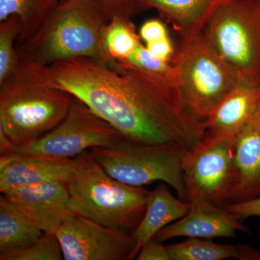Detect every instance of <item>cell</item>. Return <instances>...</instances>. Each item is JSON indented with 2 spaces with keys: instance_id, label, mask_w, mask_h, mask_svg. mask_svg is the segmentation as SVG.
I'll return each instance as SVG.
<instances>
[{
  "instance_id": "1",
  "label": "cell",
  "mask_w": 260,
  "mask_h": 260,
  "mask_svg": "<svg viewBox=\"0 0 260 260\" xmlns=\"http://www.w3.org/2000/svg\"><path fill=\"white\" fill-rule=\"evenodd\" d=\"M44 82L79 99L135 143L189 150L208 124L186 105L180 89L124 62L80 57L39 68Z\"/></svg>"
},
{
  "instance_id": "2",
  "label": "cell",
  "mask_w": 260,
  "mask_h": 260,
  "mask_svg": "<svg viewBox=\"0 0 260 260\" xmlns=\"http://www.w3.org/2000/svg\"><path fill=\"white\" fill-rule=\"evenodd\" d=\"M74 99L44 82L37 66L20 60L0 84V129L14 146L30 144L64 120Z\"/></svg>"
},
{
  "instance_id": "3",
  "label": "cell",
  "mask_w": 260,
  "mask_h": 260,
  "mask_svg": "<svg viewBox=\"0 0 260 260\" xmlns=\"http://www.w3.org/2000/svg\"><path fill=\"white\" fill-rule=\"evenodd\" d=\"M109 21L95 0H60L34 35L16 47L19 59L41 68L80 57L103 62L101 36Z\"/></svg>"
},
{
  "instance_id": "4",
  "label": "cell",
  "mask_w": 260,
  "mask_h": 260,
  "mask_svg": "<svg viewBox=\"0 0 260 260\" xmlns=\"http://www.w3.org/2000/svg\"><path fill=\"white\" fill-rule=\"evenodd\" d=\"M75 158L76 167L66 183L72 213L106 226L133 232L144 216L151 191L114 179L89 150Z\"/></svg>"
},
{
  "instance_id": "5",
  "label": "cell",
  "mask_w": 260,
  "mask_h": 260,
  "mask_svg": "<svg viewBox=\"0 0 260 260\" xmlns=\"http://www.w3.org/2000/svg\"><path fill=\"white\" fill-rule=\"evenodd\" d=\"M181 39L172 61L181 93L191 112L207 122L237 85L239 75L210 45L203 32Z\"/></svg>"
},
{
  "instance_id": "6",
  "label": "cell",
  "mask_w": 260,
  "mask_h": 260,
  "mask_svg": "<svg viewBox=\"0 0 260 260\" xmlns=\"http://www.w3.org/2000/svg\"><path fill=\"white\" fill-rule=\"evenodd\" d=\"M202 32L239 79L260 85V0L225 2Z\"/></svg>"
},
{
  "instance_id": "7",
  "label": "cell",
  "mask_w": 260,
  "mask_h": 260,
  "mask_svg": "<svg viewBox=\"0 0 260 260\" xmlns=\"http://www.w3.org/2000/svg\"><path fill=\"white\" fill-rule=\"evenodd\" d=\"M89 151L114 179L135 186L157 181L165 182L181 200L188 202L182 173L184 150L168 145L135 143L125 138L112 146Z\"/></svg>"
},
{
  "instance_id": "8",
  "label": "cell",
  "mask_w": 260,
  "mask_h": 260,
  "mask_svg": "<svg viewBox=\"0 0 260 260\" xmlns=\"http://www.w3.org/2000/svg\"><path fill=\"white\" fill-rule=\"evenodd\" d=\"M236 136L207 129L185 151L182 173L189 203L203 198L222 208L228 204L235 174Z\"/></svg>"
},
{
  "instance_id": "9",
  "label": "cell",
  "mask_w": 260,
  "mask_h": 260,
  "mask_svg": "<svg viewBox=\"0 0 260 260\" xmlns=\"http://www.w3.org/2000/svg\"><path fill=\"white\" fill-rule=\"evenodd\" d=\"M119 130L75 97L69 113L59 125L30 144L14 146L0 161L25 155L72 158L94 148L112 146L125 139Z\"/></svg>"
},
{
  "instance_id": "10",
  "label": "cell",
  "mask_w": 260,
  "mask_h": 260,
  "mask_svg": "<svg viewBox=\"0 0 260 260\" xmlns=\"http://www.w3.org/2000/svg\"><path fill=\"white\" fill-rule=\"evenodd\" d=\"M65 260H130L135 240L126 231L73 214L56 232Z\"/></svg>"
},
{
  "instance_id": "11",
  "label": "cell",
  "mask_w": 260,
  "mask_h": 260,
  "mask_svg": "<svg viewBox=\"0 0 260 260\" xmlns=\"http://www.w3.org/2000/svg\"><path fill=\"white\" fill-rule=\"evenodd\" d=\"M2 194L44 233L56 234L73 214L70 210L69 190L62 181L21 186Z\"/></svg>"
},
{
  "instance_id": "12",
  "label": "cell",
  "mask_w": 260,
  "mask_h": 260,
  "mask_svg": "<svg viewBox=\"0 0 260 260\" xmlns=\"http://www.w3.org/2000/svg\"><path fill=\"white\" fill-rule=\"evenodd\" d=\"M189 203V213L161 229L154 237L155 239L160 242L179 237L211 239L236 237L237 232H250L240 219L222 207L203 198H196Z\"/></svg>"
},
{
  "instance_id": "13",
  "label": "cell",
  "mask_w": 260,
  "mask_h": 260,
  "mask_svg": "<svg viewBox=\"0 0 260 260\" xmlns=\"http://www.w3.org/2000/svg\"><path fill=\"white\" fill-rule=\"evenodd\" d=\"M234 171L227 205L259 198L260 103L250 121L236 136Z\"/></svg>"
},
{
  "instance_id": "14",
  "label": "cell",
  "mask_w": 260,
  "mask_h": 260,
  "mask_svg": "<svg viewBox=\"0 0 260 260\" xmlns=\"http://www.w3.org/2000/svg\"><path fill=\"white\" fill-rule=\"evenodd\" d=\"M76 167L75 158L25 155L0 161V191L48 181L67 183Z\"/></svg>"
},
{
  "instance_id": "15",
  "label": "cell",
  "mask_w": 260,
  "mask_h": 260,
  "mask_svg": "<svg viewBox=\"0 0 260 260\" xmlns=\"http://www.w3.org/2000/svg\"><path fill=\"white\" fill-rule=\"evenodd\" d=\"M189 202L177 199L171 193L165 182L152 191L143 219L132 233L135 246L131 259L138 256L143 245L169 223L179 220L189 213Z\"/></svg>"
},
{
  "instance_id": "16",
  "label": "cell",
  "mask_w": 260,
  "mask_h": 260,
  "mask_svg": "<svg viewBox=\"0 0 260 260\" xmlns=\"http://www.w3.org/2000/svg\"><path fill=\"white\" fill-rule=\"evenodd\" d=\"M260 103V85L239 79L207 121L208 129L237 135L250 121Z\"/></svg>"
},
{
  "instance_id": "17",
  "label": "cell",
  "mask_w": 260,
  "mask_h": 260,
  "mask_svg": "<svg viewBox=\"0 0 260 260\" xmlns=\"http://www.w3.org/2000/svg\"><path fill=\"white\" fill-rule=\"evenodd\" d=\"M229 0H137L140 12L154 9L172 23L181 38L203 31L220 5Z\"/></svg>"
},
{
  "instance_id": "18",
  "label": "cell",
  "mask_w": 260,
  "mask_h": 260,
  "mask_svg": "<svg viewBox=\"0 0 260 260\" xmlns=\"http://www.w3.org/2000/svg\"><path fill=\"white\" fill-rule=\"evenodd\" d=\"M167 246L171 260H260L259 251L249 246L217 244L202 238H189Z\"/></svg>"
},
{
  "instance_id": "19",
  "label": "cell",
  "mask_w": 260,
  "mask_h": 260,
  "mask_svg": "<svg viewBox=\"0 0 260 260\" xmlns=\"http://www.w3.org/2000/svg\"><path fill=\"white\" fill-rule=\"evenodd\" d=\"M43 234L4 194L0 196V252L26 247Z\"/></svg>"
},
{
  "instance_id": "20",
  "label": "cell",
  "mask_w": 260,
  "mask_h": 260,
  "mask_svg": "<svg viewBox=\"0 0 260 260\" xmlns=\"http://www.w3.org/2000/svg\"><path fill=\"white\" fill-rule=\"evenodd\" d=\"M132 19H111L101 36L103 63L125 61L142 44Z\"/></svg>"
},
{
  "instance_id": "21",
  "label": "cell",
  "mask_w": 260,
  "mask_h": 260,
  "mask_svg": "<svg viewBox=\"0 0 260 260\" xmlns=\"http://www.w3.org/2000/svg\"><path fill=\"white\" fill-rule=\"evenodd\" d=\"M60 0H0V22L17 16L21 32L16 47L26 42L42 26Z\"/></svg>"
},
{
  "instance_id": "22",
  "label": "cell",
  "mask_w": 260,
  "mask_h": 260,
  "mask_svg": "<svg viewBox=\"0 0 260 260\" xmlns=\"http://www.w3.org/2000/svg\"><path fill=\"white\" fill-rule=\"evenodd\" d=\"M21 29L17 16L0 22V84L9 78L20 64L16 44Z\"/></svg>"
},
{
  "instance_id": "23",
  "label": "cell",
  "mask_w": 260,
  "mask_h": 260,
  "mask_svg": "<svg viewBox=\"0 0 260 260\" xmlns=\"http://www.w3.org/2000/svg\"><path fill=\"white\" fill-rule=\"evenodd\" d=\"M60 242L55 234L44 233L37 242L23 249L2 251L0 260H61Z\"/></svg>"
},
{
  "instance_id": "24",
  "label": "cell",
  "mask_w": 260,
  "mask_h": 260,
  "mask_svg": "<svg viewBox=\"0 0 260 260\" xmlns=\"http://www.w3.org/2000/svg\"><path fill=\"white\" fill-rule=\"evenodd\" d=\"M109 20L114 18L132 19L140 13L137 0H95Z\"/></svg>"
},
{
  "instance_id": "25",
  "label": "cell",
  "mask_w": 260,
  "mask_h": 260,
  "mask_svg": "<svg viewBox=\"0 0 260 260\" xmlns=\"http://www.w3.org/2000/svg\"><path fill=\"white\" fill-rule=\"evenodd\" d=\"M139 35L145 44L169 37L165 24L158 19L146 20L140 29Z\"/></svg>"
},
{
  "instance_id": "26",
  "label": "cell",
  "mask_w": 260,
  "mask_h": 260,
  "mask_svg": "<svg viewBox=\"0 0 260 260\" xmlns=\"http://www.w3.org/2000/svg\"><path fill=\"white\" fill-rule=\"evenodd\" d=\"M155 239H150L145 243L137 256L138 260H171L167 246Z\"/></svg>"
},
{
  "instance_id": "27",
  "label": "cell",
  "mask_w": 260,
  "mask_h": 260,
  "mask_svg": "<svg viewBox=\"0 0 260 260\" xmlns=\"http://www.w3.org/2000/svg\"><path fill=\"white\" fill-rule=\"evenodd\" d=\"M223 208L240 220L249 217H260V197L249 201L227 205Z\"/></svg>"
},
{
  "instance_id": "28",
  "label": "cell",
  "mask_w": 260,
  "mask_h": 260,
  "mask_svg": "<svg viewBox=\"0 0 260 260\" xmlns=\"http://www.w3.org/2000/svg\"><path fill=\"white\" fill-rule=\"evenodd\" d=\"M145 46L147 49L155 57L158 58L162 61L172 63L173 59L175 56L176 50L173 46L170 37L148 43V44H145Z\"/></svg>"
}]
</instances>
